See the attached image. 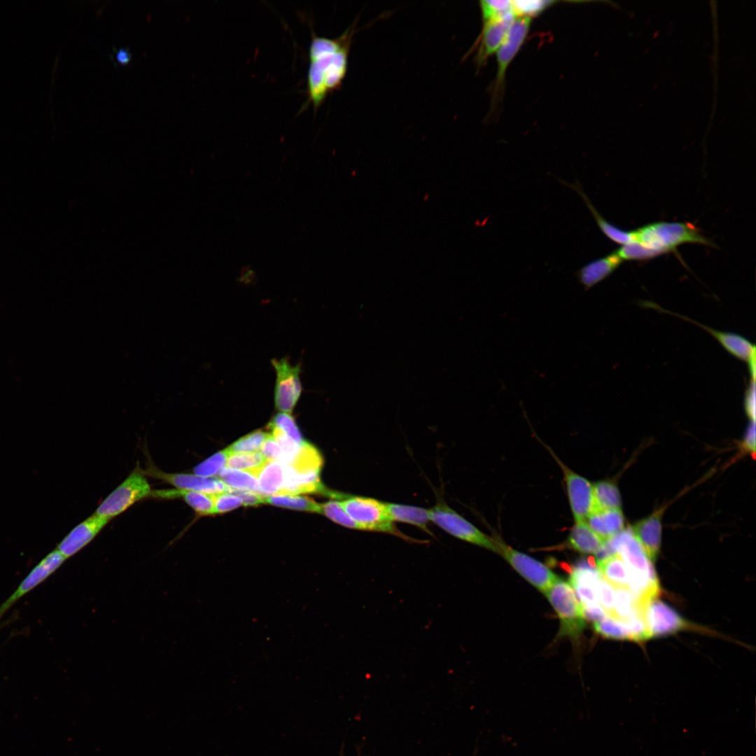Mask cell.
Returning <instances> with one entry per match:
<instances>
[{
	"mask_svg": "<svg viewBox=\"0 0 756 756\" xmlns=\"http://www.w3.org/2000/svg\"><path fill=\"white\" fill-rule=\"evenodd\" d=\"M649 307L659 310L660 312L668 313L677 317L678 316L706 330V331L715 337L729 354L746 362L748 367L750 379H755V346L750 342L746 338L736 333L716 330L685 316H681L679 314L671 312L668 310H664L663 308H661L659 306L654 304L650 303Z\"/></svg>",
	"mask_w": 756,
	"mask_h": 756,
	"instance_id": "cell-11",
	"label": "cell"
},
{
	"mask_svg": "<svg viewBox=\"0 0 756 756\" xmlns=\"http://www.w3.org/2000/svg\"><path fill=\"white\" fill-rule=\"evenodd\" d=\"M755 379H750L745 393L744 407L751 421H755Z\"/></svg>",
	"mask_w": 756,
	"mask_h": 756,
	"instance_id": "cell-46",
	"label": "cell"
},
{
	"mask_svg": "<svg viewBox=\"0 0 756 756\" xmlns=\"http://www.w3.org/2000/svg\"><path fill=\"white\" fill-rule=\"evenodd\" d=\"M556 458L564 475L568 499L575 522H586L593 511V485Z\"/></svg>",
	"mask_w": 756,
	"mask_h": 756,
	"instance_id": "cell-12",
	"label": "cell"
},
{
	"mask_svg": "<svg viewBox=\"0 0 756 756\" xmlns=\"http://www.w3.org/2000/svg\"><path fill=\"white\" fill-rule=\"evenodd\" d=\"M150 486L141 470H134L99 505L95 514L110 519L150 496Z\"/></svg>",
	"mask_w": 756,
	"mask_h": 756,
	"instance_id": "cell-6",
	"label": "cell"
},
{
	"mask_svg": "<svg viewBox=\"0 0 756 756\" xmlns=\"http://www.w3.org/2000/svg\"><path fill=\"white\" fill-rule=\"evenodd\" d=\"M601 577L594 558L579 561L571 570L570 584L575 589L581 606L598 605L596 585Z\"/></svg>",
	"mask_w": 756,
	"mask_h": 756,
	"instance_id": "cell-16",
	"label": "cell"
},
{
	"mask_svg": "<svg viewBox=\"0 0 756 756\" xmlns=\"http://www.w3.org/2000/svg\"><path fill=\"white\" fill-rule=\"evenodd\" d=\"M480 8L483 24L493 19L503 17L508 13H513L512 1H481Z\"/></svg>",
	"mask_w": 756,
	"mask_h": 756,
	"instance_id": "cell-37",
	"label": "cell"
},
{
	"mask_svg": "<svg viewBox=\"0 0 756 756\" xmlns=\"http://www.w3.org/2000/svg\"><path fill=\"white\" fill-rule=\"evenodd\" d=\"M597 568L601 576L613 587L629 588L630 573L619 554H615L597 562Z\"/></svg>",
	"mask_w": 756,
	"mask_h": 756,
	"instance_id": "cell-27",
	"label": "cell"
},
{
	"mask_svg": "<svg viewBox=\"0 0 756 756\" xmlns=\"http://www.w3.org/2000/svg\"><path fill=\"white\" fill-rule=\"evenodd\" d=\"M531 24V18H515L503 43L497 50V74L493 85L494 99H498L503 91L506 71L524 44Z\"/></svg>",
	"mask_w": 756,
	"mask_h": 756,
	"instance_id": "cell-8",
	"label": "cell"
},
{
	"mask_svg": "<svg viewBox=\"0 0 756 756\" xmlns=\"http://www.w3.org/2000/svg\"><path fill=\"white\" fill-rule=\"evenodd\" d=\"M146 476L169 484L176 489L200 491L208 494L226 493L228 486L217 477H202L190 473H169L159 469L150 461L145 470L140 469Z\"/></svg>",
	"mask_w": 756,
	"mask_h": 756,
	"instance_id": "cell-10",
	"label": "cell"
},
{
	"mask_svg": "<svg viewBox=\"0 0 756 756\" xmlns=\"http://www.w3.org/2000/svg\"><path fill=\"white\" fill-rule=\"evenodd\" d=\"M276 372L274 405L279 412L290 414L302 391L300 365H293L286 358L271 361Z\"/></svg>",
	"mask_w": 756,
	"mask_h": 756,
	"instance_id": "cell-7",
	"label": "cell"
},
{
	"mask_svg": "<svg viewBox=\"0 0 756 756\" xmlns=\"http://www.w3.org/2000/svg\"><path fill=\"white\" fill-rule=\"evenodd\" d=\"M594 627L597 634L606 638L629 640L625 622L618 619L607 616L595 622Z\"/></svg>",
	"mask_w": 756,
	"mask_h": 756,
	"instance_id": "cell-33",
	"label": "cell"
},
{
	"mask_svg": "<svg viewBox=\"0 0 756 756\" xmlns=\"http://www.w3.org/2000/svg\"><path fill=\"white\" fill-rule=\"evenodd\" d=\"M321 514L344 527L360 530L358 525L344 510L340 501L330 500L321 504Z\"/></svg>",
	"mask_w": 756,
	"mask_h": 756,
	"instance_id": "cell-36",
	"label": "cell"
},
{
	"mask_svg": "<svg viewBox=\"0 0 756 756\" xmlns=\"http://www.w3.org/2000/svg\"><path fill=\"white\" fill-rule=\"evenodd\" d=\"M581 607L584 619L590 622H596L608 616L599 604L591 607Z\"/></svg>",
	"mask_w": 756,
	"mask_h": 756,
	"instance_id": "cell-47",
	"label": "cell"
},
{
	"mask_svg": "<svg viewBox=\"0 0 756 756\" xmlns=\"http://www.w3.org/2000/svg\"><path fill=\"white\" fill-rule=\"evenodd\" d=\"M267 461L260 451L234 453L228 454L226 466L247 472L257 477Z\"/></svg>",
	"mask_w": 756,
	"mask_h": 756,
	"instance_id": "cell-29",
	"label": "cell"
},
{
	"mask_svg": "<svg viewBox=\"0 0 756 756\" xmlns=\"http://www.w3.org/2000/svg\"><path fill=\"white\" fill-rule=\"evenodd\" d=\"M604 542L586 522H575L568 538L569 547L583 554H596Z\"/></svg>",
	"mask_w": 756,
	"mask_h": 756,
	"instance_id": "cell-24",
	"label": "cell"
},
{
	"mask_svg": "<svg viewBox=\"0 0 756 756\" xmlns=\"http://www.w3.org/2000/svg\"><path fill=\"white\" fill-rule=\"evenodd\" d=\"M66 558L55 550L37 564L21 582L17 589L0 606V619L21 597L30 592L55 571Z\"/></svg>",
	"mask_w": 756,
	"mask_h": 756,
	"instance_id": "cell-15",
	"label": "cell"
},
{
	"mask_svg": "<svg viewBox=\"0 0 756 756\" xmlns=\"http://www.w3.org/2000/svg\"><path fill=\"white\" fill-rule=\"evenodd\" d=\"M562 183L566 184L570 188L575 190L581 196V197L584 200L587 208L590 210L592 214L595 218V220L600 230L608 239L618 244H621L622 246L634 241V230H623L608 222L605 218H603L597 211L595 207L592 205L588 197L587 196L578 182H575V183L574 184H568L563 181Z\"/></svg>",
	"mask_w": 756,
	"mask_h": 756,
	"instance_id": "cell-23",
	"label": "cell"
},
{
	"mask_svg": "<svg viewBox=\"0 0 756 756\" xmlns=\"http://www.w3.org/2000/svg\"><path fill=\"white\" fill-rule=\"evenodd\" d=\"M228 454L226 449L214 454L196 465L193 468L194 474L206 477H216L226 465Z\"/></svg>",
	"mask_w": 756,
	"mask_h": 756,
	"instance_id": "cell-35",
	"label": "cell"
},
{
	"mask_svg": "<svg viewBox=\"0 0 756 756\" xmlns=\"http://www.w3.org/2000/svg\"><path fill=\"white\" fill-rule=\"evenodd\" d=\"M629 632V640L641 643L652 638L645 617L635 615L624 622Z\"/></svg>",
	"mask_w": 756,
	"mask_h": 756,
	"instance_id": "cell-41",
	"label": "cell"
},
{
	"mask_svg": "<svg viewBox=\"0 0 756 756\" xmlns=\"http://www.w3.org/2000/svg\"><path fill=\"white\" fill-rule=\"evenodd\" d=\"M150 497L161 499L183 500L200 515L214 514V494L178 489L151 491Z\"/></svg>",
	"mask_w": 756,
	"mask_h": 756,
	"instance_id": "cell-20",
	"label": "cell"
},
{
	"mask_svg": "<svg viewBox=\"0 0 756 756\" xmlns=\"http://www.w3.org/2000/svg\"><path fill=\"white\" fill-rule=\"evenodd\" d=\"M354 27L340 36L329 38L312 33L309 47L307 96L306 104L318 108L327 95L338 88L346 75L348 53Z\"/></svg>",
	"mask_w": 756,
	"mask_h": 756,
	"instance_id": "cell-1",
	"label": "cell"
},
{
	"mask_svg": "<svg viewBox=\"0 0 756 756\" xmlns=\"http://www.w3.org/2000/svg\"><path fill=\"white\" fill-rule=\"evenodd\" d=\"M634 242L648 249L654 258L676 251L678 246L685 243L713 245L690 223L655 222L634 230Z\"/></svg>",
	"mask_w": 756,
	"mask_h": 756,
	"instance_id": "cell-2",
	"label": "cell"
},
{
	"mask_svg": "<svg viewBox=\"0 0 756 756\" xmlns=\"http://www.w3.org/2000/svg\"><path fill=\"white\" fill-rule=\"evenodd\" d=\"M555 3L554 1H512V8L515 18H531Z\"/></svg>",
	"mask_w": 756,
	"mask_h": 756,
	"instance_id": "cell-39",
	"label": "cell"
},
{
	"mask_svg": "<svg viewBox=\"0 0 756 756\" xmlns=\"http://www.w3.org/2000/svg\"><path fill=\"white\" fill-rule=\"evenodd\" d=\"M111 519L95 514L77 525L62 540L57 550L66 559L87 545Z\"/></svg>",
	"mask_w": 756,
	"mask_h": 756,
	"instance_id": "cell-17",
	"label": "cell"
},
{
	"mask_svg": "<svg viewBox=\"0 0 756 756\" xmlns=\"http://www.w3.org/2000/svg\"><path fill=\"white\" fill-rule=\"evenodd\" d=\"M587 520L589 526L603 541L609 540L622 531L624 524V516L620 509L592 512Z\"/></svg>",
	"mask_w": 756,
	"mask_h": 756,
	"instance_id": "cell-22",
	"label": "cell"
},
{
	"mask_svg": "<svg viewBox=\"0 0 756 756\" xmlns=\"http://www.w3.org/2000/svg\"><path fill=\"white\" fill-rule=\"evenodd\" d=\"M645 620L652 638L667 636L694 627L674 609L657 598L647 606Z\"/></svg>",
	"mask_w": 756,
	"mask_h": 756,
	"instance_id": "cell-13",
	"label": "cell"
},
{
	"mask_svg": "<svg viewBox=\"0 0 756 756\" xmlns=\"http://www.w3.org/2000/svg\"><path fill=\"white\" fill-rule=\"evenodd\" d=\"M495 542L507 561L526 580L544 594L558 577L546 566L535 559L514 550L503 542Z\"/></svg>",
	"mask_w": 756,
	"mask_h": 756,
	"instance_id": "cell-9",
	"label": "cell"
},
{
	"mask_svg": "<svg viewBox=\"0 0 756 756\" xmlns=\"http://www.w3.org/2000/svg\"><path fill=\"white\" fill-rule=\"evenodd\" d=\"M340 505L359 526L360 530L386 533L404 540L420 542L399 531L391 520L386 503L372 498L350 496L340 501Z\"/></svg>",
	"mask_w": 756,
	"mask_h": 756,
	"instance_id": "cell-3",
	"label": "cell"
},
{
	"mask_svg": "<svg viewBox=\"0 0 756 756\" xmlns=\"http://www.w3.org/2000/svg\"><path fill=\"white\" fill-rule=\"evenodd\" d=\"M265 503L289 509L321 513V504L298 495H270L265 496Z\"/></svg>",
	"mask_w": 756,
	"mask_h": 756,
	"instance_id": "cell-31",
	"label": "cell"
},
{
	"mask_svg": "<svg viewBox=\"0 0 756 756\" xmlns=\"http://www.w3.org/2000/svg\"><path fill=\"white\" fill-rule=\"evenodd\" d=\"M218 475V478L230 488L260 493L257 477L247 472L224 468Z\"/></svg>",
	"mask_w": 756,
	"mask_h": 756,
	"instance_id": "cell-30",
	"label": "cell"
},
{
	"mask_svg": "<svg viewBox=\"0 0 756 756\" xmlns=\"http://www.w3.org/2000/svg\"><path fill=\"white\" fill-rule=\"evenodd\" d=\"M545 594L560 620L559 636L578 638L585 628V620L570 583L558 578Z\"/></svg>",
	"mask_w": 756,
	"mask_h": 756,
	"instance_id": "cell-4",
	"label": "cell"
},
{
	"mask_svg": "<svg viewBox=\"0 0 756 756\" xmlns=\"http://www.w3.org/2000/svg\"><path fill=\"white\" fill-rule=\"evenodd\" d=\"M746 451L755 454V424L751 421L746 430L743 447Z\"/></svg>",
	"mask_w": 756,
	"mask_h": 756,
	"instance_id": "cell-48",
	"label": "cell"
},
{
	"mask_svg": "<svg viewBox=\"0 0 756 756\" xmlns=\"http://www.w3.org/2000/svg\"><path fill=\"white\" fill-rule=\"evenodd\" d=\"M257 480L261 495L278 494L284 481V464L280 461H267L257 476Z\"/></svg>",
	"mask_w": 756,
	"mask_h": 756,
	"instance_id": "cell-26",
	"label": "cell"
},
{
	"mask_svg": "<svg viewBox=\"0 0 756 756\" xmlns=\"http://www.w3.org/2000/svg\"><path fill=\"white\" fill-rule=\"evenodd\" d=\"M271 435L279 444L284 454V464H288L297 453L300 444L294 442L282 430L274 426H270Z\"/></svg>",
	"mask_w": 756,
	"mask_h": 756,
	"instance_id": "cell-42",
	"label": "cell"
},
{
	"mask_svg": "<svg viewBox=\"0 0 756 756\" xmlns=\"http://www.w3.org/2000/svg\"><path fill=\"white\" fill-rule=\"evenodd\" d=\"M269 426L278 428L299 444L304 442L294 418L289 413L279 412L273 417Z\"/></svg>",
	"mask_w": 756,
	"mask_h": 756,
	"instance_id": "cell-38",
	"label": "cell"
},
{
	"mask_svg": "<svg viewBox=\"0 0 756 756\" xmlns=\"http://www.w3.org/2000/svg\"><path fill=\"white\" fill-rule=\"evenodd\" d=\"M386 508L391 520L416 526L428 533L431 534L428 528L429 523L428 509L421 507L386 503Z\"/></svg>",
	"mask_w": 756,
	"mask_h": 756,
	"instance_id": "cell-25",
	"label": "cell"
},
{
	"mask_svg": "<svg viewBox=\"0 0 756 756\" xmlns=\"http://www.w3.org/2000/svg\"><path fill=\"white\" fill-rule=\"evenodd\" d=\"M269 433L255 430L235 441L225 449L228 454L254 452L260 450Z\"/></svg>",
	"mask_w": 756,
	"mask_h": 756,
	"instance_id": "cell-34",
	"label": "cell"
},
{
	"mask_svg": "<svg viewBox=\"0 0 756 756\" xmlns=\"http://www.w3.org/2000/svg\"><path fill=\"white\" fill-rule=\"evenodd\" d=\"M259 451L267 461H276L282 463H284V452L273 436L270 433Z\"/></svg>",
	"mask_w": 756,
	"mask_h": 756,
	"instance_id": "cell-44",
	"label": "cell"
},
{
	"mask_svg": "<svg viewBox=\"0 0 756 756\" xmlns=\"http://www.w3.org/2000/svg\"><path fill=\"white\" fill-rule=\"evenodd\" d=\"M614 592L613 618L625 622L635 615H642L638 610L634 596L629 588L614 587Z\"/></svg>",
	"mask_w": 756,
	"mask_h": 756,
	"instance_id": "cell-32",
	"label": "cell"
},
{
	"mask_svg": "<svg viewBox=\"0 0 756 756\" xmlns=\"http://www.w3.org/2000/svg\"><path fill=\"white\" fill-rule=\"evenodd\" d=\"M214 514L224 513L243 505L240 497L229 493L214 494Z\"/></svg>",
	"mask_w": 756,
	"mask_h": 756,
	"instance_id": "cell-43",
	"label": "cell"
},
{
	"mask_svg": "<svg viewBox=\"0 0 756 756\" xmlns=\"http://www.w3.org/2000/svg\"><path fill=\"white\" fill-rule=\"evenodd\" d=\"M592 512L620 509L621 498L617 487L612 482L601 481L593 485Z\"/></svg>",
	"mask_w": 756,
	"mask_h": 756,
	"instance_id": "cell-28",
	"label": "cell"
},
{
	"mask_svg": "<svg viewBox=\"0 0 756 756\" xmlns=\"http://www.w3.org/2000/svg\"><path fill=\"white\" fill-rule=\"evenodd\" d=\"M596 595L599 605L608 617L614 615V587L601 575L596 585Z\"/></svg>",
	"mask_w": 756,
	"mask_h": 756,
	"instance_id": "cell-40",
	"label": "cell"
},
{
	"mask_svg": "<svg viewBox=\"0 0 756 756\" xmlns=\"http://www.w3.org/2000/svg\"><path fill=\"white\" fill-rule=\"evenodd\" d=\"M286 465L299 476L320 479L319 473L323 465V458L313 445L303 442L295 455Z\"/></svg>",
	"mask_w": 756,
	"mask_h": 756,
	"instance_id": "cell-21",
	"label": "cell"
},
{
	"mask_svg": "<svg viewBox=\"0 0 756 756\" xmlns=\"http://www.w3.org/2000/svg\"><path fill=\"white\" fill-rule=\"evenodd\" d=\"M662 511L654 512L632 526V533L648 558L654 561L659 554L661 542Z\"/></svg>",
	"mask_w": 756,
	"mask_h": 756,
	"instance_id": "cell-18",
	"label": "cell"
},
{
	"mask_svg": "<svg viewBox=\"0 0 756 756\" xmlns=\"http://www.w3.org/2000/svg\"><path fill=\"white\" fill-rule=\"evenodd\" d=\"M622 261L613 251L582 267L576 273L578 280L584 290H587L608 277Z\"/></svg>",
	"mask_w": 756,
	"mask_h": 756,
	"instance_id": "cell-19",
	"label": "cell"
},
{
	"mask_svg": "<svg viewBox=\"0 0 756 756\" xmlns=\"http://www.w3.org/2000/svg\"><path fill=\"white\" fill-rule=\"evenodd\" d=\"M515 16L513 13L493 19L483 24L482 33L477 41L478 45L475 62L478 68L497 52L503 43Z\"/></svg>",
	"mask_w": 756,
	"mask_h": 756,
	"instance_id": "cell-14",
	"label": "cell"
},
{
	"mask_svg": "<svg viewBox=\"0 0 756 756\" xmlns=\"http://www.w3.org/2000/svg\"><path fill=\"white\" fill-rule=\"evenodd\" d=\"M430 521L449 534L499 553L495 540L484 534L470 522L455 512L443 501L428 509Z\"/></svg>",
	"mask_w": 756,
	"mask_h": 756,
	"instance_id": "cell-5",
	"label": "cell"
},
{
	"mask_svg": "<svg viewBox=\"0 0 756 756\" xmlns=\"http://www.w3.org/2000/svg\"><path fill=\"white\" fill-rule=\"evenodd\" d=\"M226 493L234 494L240 497L244 505L252 506L265 503V496L256 492L239 490L228 486Z\"/></svg>",
	"mask_w": 756,
	"mask_h": 756,
	"instance_id": "cell-45",
	"label": "cell"
},
{
	"mask_svg": "<svg viewBox=\"0 0 756 756\" xmlns=\"http://www.w3.org/2000/svg\"><path fill=\"white\" fill-rule=\"evenodd\" d=\"M115 51V59L118 62L126 64L131 59L132 54L128 48H120Z\"/></svg>",
	"mask_w": 756,
	"mask_h": 756,
	"instance_id": "cell-49",
	"label": "cell"
}]
</instances>
